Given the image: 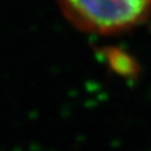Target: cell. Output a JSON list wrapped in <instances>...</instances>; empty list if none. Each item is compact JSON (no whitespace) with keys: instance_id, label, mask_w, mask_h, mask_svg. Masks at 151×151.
Returning <instances> with one entry per match:
<instances>
[{"instance_id":"obj_1","label":"cell","mask_w":151,"mask_h":151,"mask_svg":"<svg viewBox=\"0 0 151 151\" xmlns=\"http://www.w3.org/2000/svg\"><path fill=\"white\" fill-rule=\"evenodd\" d=\"M78 30L97 35L129 32L151 15V0H55Z\"/></svg>"}]
</instances>
